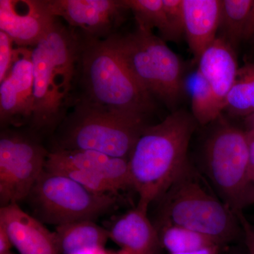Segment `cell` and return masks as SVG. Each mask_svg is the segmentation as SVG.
Segmentation results:
<instances>
[{
  "instance_id": "obj_1",
  "label": "cell",
  "mask_w": 254,
  "mask_h": 254,
  "mask_svg": "<svg viewBox=\"0 0 254 254\" xmlns=\"http://www.w3.org/2000/svg\"><path fill=\"white\" fill-rule=\"evenodd\" d=\"M79 45L78 31L58 18L31 48L34 107L28 128L40 137L53 136L72 105Z\"/></svg>"
},
{
  "instance_id": "obj_2",
  "label": "cell",
  "mask_w": 254,
  "mask_h": 254,
  "mask_svg": "<svg viewBox=\"0 0 254 254\" xmlns=\"http://www.w3.org/2000/svg\"><path fill=\"white\" fill-rule=\"evenodd\" d=\"M196 123L193 115L177 110L145 128L128 158L138 208L148 212L190 165L187 152Z\"/></svg>"
},
{
  "instance_id": "obj_3",
  "label": "cell",
  "mask_w": 254,
  "mask_h": 254,
  "mask_svg": "<svg viewBox=\"0 0 254 254\" xmlns=\"http://www.w3.org/2000/svg\"><path fill=\"white\" fill-rule=\"evenodd\" d=\"M78 35L79 56L72 103L83 100L115 111L147 116L154 108V100L133 77L110 38L97 40Z\"/></svg>"
},
{
  "instance_id": "obj_4",
  "label": "cell",
  "mask_w": 254,
  "mask_h": 254,
  "mask_svg": "<svg viewBox=\"0 0 254 254\" xmlns=\"http://www.w3.org/2000/svg\"><path fill=\"white\" fill-rule=\"evenodd\" d=\"M146 116L75 100L53 133L52 150H91L128 159L147 127Z\"/></svg>"
},
{
  "instance_id": "obj_5",
  "label": "cell",
  "mask_w": 254,
  "mask_h": 254,
  "mask_svg": "<svg viewBox=\"0 0 254 254\" xmlns=\"http://www.w3.org/2000/svg\"><path fill=\"white\" fill-rule=\"evenodd\" d=\"M158 201L156 225L186 227L222 246L243 235L236 214L207 189L190 164Z\"/></svg>"
},
{
  "instance_id": "obj_6",
  "label": "cell",
  "mask_w": 254,
  "mask_h": 254,
  "mask_svg": "<svg viewBox=\"0 0 254 254\" xmlns=\"http://www.w3.org/2000/svg\"><path fill=\"white\" fill-rule=\"evenodd\" d=\"M110 40L135 79L153 98L173 108L185 88L180 58L153 31L137 27L132 33H116Z\"/></svg>"
},
{
  "instance_id": "obj_7",
  "label": "cell",
  "mask_w": 254,
  "mask_h": 254,
  "mask_svg": "<svg viewBox=\"0 0 254 254\" xmlns=\"http://www.w3.org/2000/svg\"><path fill=\"white\" fill-rule=\"evenodd\" d=\"M205 172L220 198L235 214L254 202L245 130L222 120L204 147Z\"/></svg>"
},
{
  "instance_id": "obj_8",
  "label": "cell",
  "mask_w": 254,
  "mask_h": 254,
  "mask_svg": "<svg viewBox=\"0 0 254 254\" xmlns=\"http://www.w3.org/2000/svg\"><path fill=\"white\" fill-rule=\"evenodd\" d=\"M26 199L35 218L55 227L92 220L118 206V195L99 194L61 174L45 169Z\"/></svg>"
},
{
  "instance_id": "obj_9",
  "label": "cell",
  "mask_w": 254,
  "mask_h": 254,
  "mask_svg": "<svg viewBox=\"0 0 254 254\" xmlns=\"http://www.w3.org/2000/svg\"><path fill=\"white\" fill-rule=\"evenodd\" d=\"M50 150L40 136L27 128H1L0 134V203L1 207L28 198L46 168Z\"/></svg>"
},
{
  "instance_id": "obj_10",
  "label": "cell",
  "mask_w": 254,
  "mask_h": 254,
  "mask_svg": "<svg viewBox=\"0 0 254 254\" xmlns=\"http://www.w3.org/2000/svg\"><path fill=\"white\" fill-rule=\"evenodd\" d=\"M52 14L81 36L106 40L116 34L129 11L123 0H47Z\"/></svg>"
},
{
  "instance_id": "obj_11",
  "label": "cell",
  "mask_w": 254,
  "mask_h": 254,
  "mask_svg": "<svg viewBox=\"0 0 254 254\" xmlns=\"http://www.w3.org/2000/svg\"><path fill=\"white\" fill-rule=\"evenodd\" d=\"M31 48L16 47L9 74L0 83L1 128L29 126L34 107Z\"/></svg>"
},
{
  "instance_id": "obj_12",
  "label": "cell",
  "mask_w": 254,
  "mask_h": 254,
  "mask_svg": "<svg viewBox=\"0 0 254 254\" xmlns=\"http://www.w3.org/2000/svg\"><path fill=\"white\" fill-rule=\"evenodd\" d=\"M58 18L52 14L47 0H0V31L16 47L36 46Z\"/></svg>"
},
{
  "instance_id": "obj_13",
  "label": "cell",
  "mask_w": 254,
  "mask_h": 254,
  "mask_svg": "<svg viewBox=\"0 0 254 254\" xmlns=\"http://www.w3.org/2000/svg\"><path fill=\"white\" fill-rule=\"evenodd\" d=\"M74 169L103 177L119 191L133 189L128 159L115 158L91 150H53L47 158L46 170Z\"/></svg>"
},
{
  "instance_id": "obj_14",
  "label": "cell",
  "mask_w": 254,
  "mask_h": 254,
  "mask_svg": "<svg viewBox=\"0 0 254 254\" xmlns=\"http://www.w3.org/2000/svg\"><path fill=\"white\" fill-rule=\"evenodd\" d=\"M0 224L6 229L13 247L21 254H59L54 232L23 211L17 203L0 208Z\"/></svg>"
},
{
  "instance_id": "obj_15",
  "label": "cell",
  "mask_w": 254,
  "mask_h": 254,
  "mask_svg": "<svg viewBox=\"0 0 254 254\" xmlns=\"http://www.w3.org/2000/svg\"><path fill=\"white\" fill-rule=\"evenodd\" d=\"M107 230L110 239L127 254H160L158 230L147 212L137 206L115 219Z\"/></svg>"
},
{
  "instance_id": "obj_16",
  "label": "cell",
  "mask_w": 254,
  "mask_h": 254,
  "mask_svg": "<svg viewBox=\"0 0 254 254\" xmlns=\"http://www.w3.org/2000/svg\"><path fill=\"white\" fill-rule=\"evenodd\" d=\"M197 63V69L208 82L219 108L223 112L238 72L236 51L218 36Z\"/></svg>"
},
{
  "instance_id": "obj_17",
  "label": "cell",
  "mask_w": 254,
  "mask_h": 254,
  "mask_svg": "<svg viewBox=\"0 0 254 254\" xmlns=\"http://www.w3.org/2000/svg\"><path fill=\"white\" fill-rule=\"evenodd\" d=\"M185 36L195 63L216 39L221 0H183Z\"/></svg>"
},
{
  "instance_id": "obj_18",
  "label": "cell",
  "mask_w": 254,
  "mask_h": 254,
  "mask_svg": "<svg viewBox=\"0 0 254 254\" xmlns=\"http://www.w3.org/2000/svg\"><path fill=\"white\" fill-rule=\"evenodd\" d=\"M59 254H80L104 248L110 239L107 228L92 220H82L55 227L54 232Z\"/></svg>"
},
{
  "instance_id": "obj_19",
  "label": "cell",
  "mask_w": 254,
  "mask_h": 254,
  "mask_svg": "<svg viewBox=\"0 0 254 254\" xmlns=\"http://www.w3.org/2000/svg\"><path fill=\"white\" fill-rule=\"evenodd\" d=\"M254 0H221L218 37L236 51L242 42Z\"/></svg>"
},
{
  "instance_id": "obj_20",
  "label": "cell",
  "mask_w": 254,
  "mask_h": 254,
  "mask_svg": "<svg viewBox=\"0 0 254 254\" xmlns=\"http://www.w3.org/2000/svg\"><path fill=\"white\" fill-rule=\"evenodd\" d=\"M162 248L170 254L187 253L220 245L206 235L178 225L163 224L155 225Z\"/></svg>"
},
{
  "instance_id": "obj_21",
  "label": "cell",
  "mask_w": 254,
  "mask_h": 254,
  "mask_svg": "<svg viewBox=\"0 0 254 254\" xmlns=\"http://www.w3.org/2000/svg\"><path fill=\"white\" fill-rule=\"evenodd\" d=\"M224 110L235 118H246L254 114V63L239 68Z\"/></svg>"
},
{
  "instance_id": "obj_22",
  "label": "cell",
  "mask_w": 254,
  "mask_h": 254,
  "mask_svg": "<svg viewBox=\"0 0 254 254\" xmlns=\"http://www.w3.org/2000/svg\"><path fill=\"white\" fill-rule=\"evenodd\" d=\"M188 88L191 100V115L196 123L206 125L218 120L222 110L208 82L198 69L190 76Z\"/></svg>"
},
{
  "instance_id": "obj_23",
  "label": "cell",
  "mask_w": 254,
  "mask_h": 254,
  "mask_svg": "<svg viewBox=\"0 0 254 254\" xmlns=\"http://www.w3.org/2000/svg\"><path fill=\"white\" fill-rule=\"evenodd\" d=\"M136 19L137 27L152 31L157 28L164 41H170V33L163 0H123Z\"/></svg>"
},
{
  "instance_id": "obj_24",
  "label": "cell",
  "mask_w": 254,
  "mask_h": 254,
  "mask_svg": "<svg viewBox=\"0 0 254 254\" xmlns=\"http://www.w3.org/2000/svg\"><path fill=\"white\" fill-rule=\"evenodd\" d=\"M46 169V168H45ZM54 173L61 174L69 177L87 190L99 194H110L118 195L119 190L113 184L110 183L103 177L98 176L84 170L74 169H62V170H48Z\"/></svg>"
},
{
  "instance_id": "obj_25",
  "label": "cell",
  "mask_w": 254,
  "mask_h": 254,
  "mask_svg": "<svg viewBox=\"0 0 254 254\" xmlns=\"http://www.w3.org/2000/svg\"><path fill=\"white\" fill-rule=\"evenodd\" d=\"M163 1L170 33V41H179L185 36L183 0Z\"/></svg>"
},
{
  "instance_id": "obj_26",
  "label": "cell",
  "mask_w": 254,
  "mask_h": 254,
  "mask_svg": "<svg viewBox=\"0 0 254 254\" xmlns=\"http://www.w3.org/2000/svg\"><path fill=\"white\" fill-rule=\"evenodd\" d=\"M14 42L4 32L0 31V83L9 74L14 60Z\"/></svg>"
},
{
  "instance_id": "obj_27",
  "label": "cell",
  "mask_w": 254,
  "mask_h": 254,
  "mask_svg": "<svg viewBox=\"0 0 254 254\" xmlns=\"http://www.w3.org/2000/svg\"><path fill=\"white\" fill-rule=\"evenodd\" d=\"M237 215L243 231L247 253L254 254V226L246 218L242 212L237 213Z\"/></svg>"
},
{
  "instance_id": "obj_28",
  "label": "cell",
  "mask_w": 254,
  "mask_h": 254,
  "mask_svg": "<svg viewBox=\"0 0 254 254\" xmlns=\"http://www.w3.org/2000/svg\"><path fill=\"white\" fill-rule=\"evenodd\" d=\"M244 41L254 45V0L246 25Z\"/></svg>"
},
{
  "instance_id": "obj_29",
  "label": "cell",
  "mask_w": 254,
  "mask_h": 254,
  "mask_svg": "<svg viewBox=\"0 0 254 254\" xmlns=\"http://www.w3.org/2000/svg\"><path fill=\"white\" fill-rule=\"evenodd\" d=\"M12 247V243L6 229L0 224V254L9 253Z\"/></svg>"
},
{
  "instance_id": "obj_30",
  "label": "cell",
  "mask_w": 254,
  "mask_h": 254,
  "mask_svg": "<svg viewBox=\"0 0 254 254\" xmlns=\"http://www.w3.org/2000/svg\"><path fill=\"white\" fill-rule=\"evenodd\" d=\"M248 138L249 150H250V167L252 181L254 180V131L245 130Z\"/></svg>"
},
{
  "instance_id": "obj_31",
  "label": "cell",
  "mask_w": 254,
  "mask_h": 254,
  "mask_svg": "<svg viewBox=\"0 0 254 254\" xmlns=\"http://www.w3.org/2000/svg\"><path fill=\"white\" fill-rule=\"evenodd\" d=\"M222 246L215 245L207 247L194 252H187V253L173 254H220Z\"/></svg>"
},
{
  "instance_id": "obj_32",
  "label": "cell",
  "mask_w": 254,
  "mask_h": 254,
  "mask_svg": "<svg viewBox=\"0 0 254 254\" xmlns=\"http://www.w3.org/2000/svg\"><path fill=\"white\" fill-rule=\"evenodd\" d=\"M80 254H128L123 250H120L119 252H110L105 250V248L96 249V250L87 251Z\"/></svg>"
},
{
  "instance_id": "obj_33",
  "label": "cell",
  "mask_w": 254,
  "mask_h": 254,
  "mask_svg": "<svg viewBox=\"0 0 254 254\" xmlns=\"http://www.w3.org/2000/svg\"><path fill=\"white\" fill-rule=\"evenodd\" d=\"M247 130H253L254 131V114L245 118Z\"/></svg>"
},
{
  "instance_id": "obj_34",
  "label": "cell",
  "mask_w": 254,
  "mask_h": 254,
  "mask_svg": "<svg viewBox=\"0 0 254 254\" xmlns=\"http://www.w3.org/2000/svg\"><path fill=\"white\" fill-rule=\"evenodd\" d=\"M235 254V253H233V254ZM247 254H248V253H247Z\"/></svg>"
},
{
  "instance_id": "obj_35",
  "label": "cell",
  "mask_w": 254,
  "mask_h": 254,
  "mask_svg": "<svg viewBox=\"0 0 254 254\" xmlns=\"http://www.w3.org/2000/svg\"><path fill=\"white\" fill-rule=\"evenodd\" d=\"M5 254H11V253H10V252H9V253Z\"/></svg>"
},
{
  "instance_id": "obj_36",
  "label": "cell",
  "mask_w": 254,
  "mask_h": 254,
  "mask_svg": "<svg viewBox=\"0 0 254 254\" xmlns=\"http://www.w3.org/2000/svg\"></svg>"
}]
</instances>
